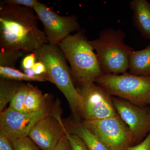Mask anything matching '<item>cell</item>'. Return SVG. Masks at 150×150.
Here are the masks:
<instances>
[{
	"mask_svg": "<svg viewBox=\"0 0 150 150\" xmlns=\"http://www.w3.org/2000/svg\"><path fill=\"white\" fill-rule=\"evenodd\" d=\"M33 9L0 3L1 50L33 53L48 43Z\"/></svg>",
	"mask_w": 150,
	"mask_h": 150,
	"instance_id": "cell-1",
	"label": "cell"
},
{
	"mask_svg": "<svg viewBox=\"0 0 150 150\" xmlns=\"http://www.w3.org/2000/svg\"><path fill=\"white\" fill-rule=\"evenodd\" d=\"M33 53L37 61L44 64L51 82L64 95L76 121L83 118V101L74 84L64 54L58 45L47 43Z\"/></svg>",
	"mask_w": 150,
	"mask_h": 150,
	"instance_id": "cell-2",
	"label": "cell"
},
{
	"mask_svg": "<svg viewBox=\"0 0 150 150\" xmlns=\"http://www.w3.org/2000/svg\"><path fill=\"white\" fill-rule=\"evenodd\" d=\"M58 46L69 63L72 77L77 85L95 83L103 74L84 30L67 36Z\"/></svg>",
	"mask_w": 150,
	"mask_h": 150,
	"instance_id": "cell-3",
	"label": "cell"
},
{
	"mask_svg": "<svg viewBox=\"0 0 150 150\" xmlns=\"http://www.w3.org/2000/svg\"><path fill=\"white\" fill-rule=\"evenodd\" d=\"M125 33L121 29L106 28L96 39L89 40L97 56L103 74L127 73L129 56L134 49L125 44Z\"/></svg>",
	"mask_w": 150,
	"mask_h": 150,
	"instance_id": "cell-4",
	"label": "cell"
},
{
	"mask_svg": "<svg viewBox=\"0 0 150 150\" xmlns=\"http://www.w3.org/2000/svg\"><path fill=\"white\" fill-rule=\"evenodd\" d=\"M95 83L111 96H118L140 107L150 104V77L127 73L108 74L101 75Z\"/></svg>",
	"mask_w": 150,
	"mask_h": 150,
	"instance_id": "cell-5",
	"label": "cell"
},
{
	"mask_svg": "<svg viewBox=\"0 0 150 150\" xmlns=\"http://www.w3.org/2000/svg\"><path fill=\"white\" fill-rule=\"evenodd\" d=\"M82 123L110 150H128L135 144L129 127L118 114L99 120H83Z\"/></svg>",
	"mask_w": 150,
	"mask_h": 150,
	"instance_id": "cell-6",
	"label": "cell"
},
{
	"mask_svg": "<svg viewBox=\"0 0 150 150\" xmlns=\"http://www.w3.org/2000/svg\"><path fill=\"white\" fill-rule=\"evenodd\" d=\"M50 105L43 110L31 112H21L9 107L1 112L0 131L10 140L28 137L30 130L43 118L50 115H59Z\"/></svg>",
	"mask_w": 150,
	"mask_h": 150,
	"instance_id": "cell-7",
	"label": "cell"
},
{
	"mask_svg": "<svg viewBox=\"0 0 150 150\" xmlns=\"http://www.w3.org/2000/svg\"><path fill=\"white\" fill-rule=\"evenodd\" d=\"M38 18L43 24L48 43L59 45L71 33L80 30L77 17L61 16L46 5L37 2L34 8Z\"/></svg>",
	"mask_w": 150,
	"mask_h": 150,
	"instance_id": "cell-8",
	"label": "cell"
},
{
	"mask_svg": "<svg viewBox=\"0 0 150 150\" xmlns=\"http://www.w3.org/2000/svg\"><path fill=\"white\" fill-rule=\"evenodd\" d=\"M77 90L83 98V120H96L117 115L112 98L96 83L77 86Z\"/></svg>",
	"mask_w": 150,
	"mask_h": 150,
	"instance_id": "cell-9",
	"label": "cell"
},
{
	"mask_svg": "<svg viewBox=\"0 0 150 150\" xmlns=\"http://www.w3.org/2000/svg\"><path fill=\"white\" fill-rule=\"evenodd\" d=\"M112 98L117 113L129 127L135 143L141 142L150 132V112L125 100Z\"/></svg>",
	"mask_w": 150,
	"mask_h": 150,
	"instance_id": "cell-10",
	"label": "cell"
},
{
	"mask_svg": "<svg viewBox=\"0 0 150 150\" xmlns=\"http://www.w3.org/2000/svg\"><path fill=\"white\" fill-rule=\"evenodd\" d=\"M67 132L60 115H50L38 122L28 137L41 150H54Z\"/></svg>",
	"mask_w": 150,
	"mask_h": 150,
	"instance_id": "cell-11",
	"label": "cell"
},
{
	"mask_svg": "<svg viewBox=\"0 0 150 150\" xmlns=\"http://www.w3.org/2000/svg\"><path fill=\"white\" fill-rule=\"evenodd\" d=\"M129 4L134 26L142 37L150 40V3L147 0H132Z\"/></svg>",
	"mask_w": 150,
	"mask_h": 150,
	"instance_id": "cell-12",
	"label": "cell"
},
{
	"mask_svg": "<svg viewBox=\"0 0 150 150\" xmlns=\"http://www.w3.org/2000/svg\"><path fill=\"white\" fill-rule=\"evenodd\" d=\"M65 127L68 133L80 137L89 150H110L102 140L80 121L69 122Z\"/></svg>",
	"mask_w": 150,
	"mask_h": 150,
	"instance_id": "cell-13",
	"label": "cell"
},
{
	"mask_svg": "<svg viewBox=\"0 0 150 150\" xmlns=\"http://www.w3.org/2000/svg\"><path fill=\"white\" fill-rule=\"evenodd\" d=\"M129 70L131 74L150 77V44L142 50L132 51Z\"/></svg>",
	"mask_w": 150,
	"mask_h": 150,
	"instance_id": "cell-14",
	"label": "cell"
},
{
	"mask_svg": "<svg viewBox=\"0 0 150 150\" xmlns=\"http://www.w3.org/2000/svg\"><path fill=\"white\" fill-rule=\"evenodd\" d=\"M48 96L43 95L37 87L30 84L24 103V112H36L48 107Z\"/></svg>",
	"mask_w": 150,
	"mask_h": 150,
	"instance_id": "cell-15",
	"label": "cell"
},
{
	"mask_svg": "<svg viewBox=\"0 0 150 150\" xmlns=\"http://www.w3.org/2000/svg\"><path fill=\"white\" fill-rule=\"evenodd\" d=\"M0 77L5 79L18 81H28L51 82L47 75L39 76H31L22 72L16 68L9 67H0Z\"/></svg>",
	"mask_w": 150,
	"mask_h": 150,
	"instance_id": "cell-16",
	"label": "cell"
},
{
	"mask_svg": "<svg viewBox=\"0 0 150 150\" xmlns=\"http://www.w3.org/2000/svg\"><path fill=\"white\" fill-rule=\"evenodd\" d=\"M22 83L18 81L0 79V112L10 103Z\"/></svg>",
	"mask_w": 150,
	"mask_h": 150,
	"instance_id": "cell-17",
	"label": "cell"
},
{
	"mask_svg": "<svg viewBox=\"0 0 150 150\" xmlns=\"http://www.w3.org/2000/svg\"><path fill=\"white\" fill-rule=\"evenodd\" d=\"M26 53L21 50H1L0 67L15 68L18 61Z\"/></svg>",
	"mask_w": 150,
	"mask_h": 150,
	"instance_id": "cell-18",
	"label": "cell"
},
{
	"mask_svg": "<svg viewBox=\"0 0 150 150\" xmlns=\"http://www.w3.org/2000/svg\"><path fill=\"white\" fill-rule=\"evenodd\" d=\"M30 84L22 83L16 92L13 99L10 103V107L18 112H24V103Z\"/></svg>",
	"mask_w": 150,
	"mask_h": 150,
	"instance_id": "cell-19",
	"label": "cell"
},
{
	"mask_svg": "<svg viewBox=\"0 0 150 150\" xmlns=\"http://www.w3.org/2000/svg\"><path fill=\"white\" fill-rule=\"evenodd\" d=\"M10 141L14 150H41L28 137Z\"/></svg>",
	"mask_w": 150,
	"mask_h": 150,
	"instance_id": "cell-20",
	"label": "cell"
},
{
	"mask_svg": "<svg viewBox=\"0 0 150 150\" xmlns=\"http://www.w3.org/2000/svg\"><path fill=\"white\" fill-rule=\"evenodd\" d=\"M67 135L72 150H89L86 144L80 137L67 131Z\"/></svg>",
	"mask_w": 150,
	"mask_h": 150,
	"instance_id": "cell-21",
	"label": "cell"
},
{
	"mask_svg": "<svg viewBox=\"0 0 150 150\" xmlns=\"http://www.w3.org/2000/svg\"><path fill=\"white\" fill-rule=\"evenodd\" d=\"M37 2L36 0H5L0 3L12 5L26 7L33 9L34 6Z\"/></svg>",
	"mask_w": 150,
	"mask_h": 150,
	"instance_id": "cell-22",
	"label": "cell"
},
{
	"mask_svg": "<svg viewBox=\"0 0 150 150\" xmlns=\"http://www.w3.org/2000/svg\"><path fill=\"white\" fill-rule=\"evenodd\" d=\"M37 61L34 53H31L24 56L21 62V67L23 70L32 69Z\"/></svg>",
	"mask_w": 150,
	"mask_h": 150,
	"instance_id": "cell-23",
	"label": "cell"
},
{
	"mask_svg": "<svg viewBox=\"0 0 150 150\" xmlns=\"http://www.w3.org/2000/svg\"><path fill=\"white\" fill-rule=\"evenodd\" d=\"M0 150H14L10 140L1 131H0Z\"/></svg>",
	"mask_w": 150,
	"mask_h": 150,
	"instance_id": "cell-24",
	"label": "cell"
},
{
	"mask_svg": "<svg viewBox=\"0 0 150 150\" xmlns=\"http://www.w3.org/2000/svg\"><path fill=\"white\" fill-rule=\"evenodd\" d=\"M128 150H150V132L144 141L138 145L131 146Z\"/></svg>",
	"mask_w": 150,
	"mask_h": 150,
	"instance_id": "cell-25",
	"label": "cell"
},
{
	"mask_svg": "<svg viewBox=\"0 0 150 150\" xmlns=\"http://www.w3.org/2000/svg\"><path fill=\"white\" fill-rule=\"evenodd\" d=\"M54 150H72L67 138V133L60 139Z\"/></svg>",
	"mask_w": 150,
	"mask_h": 150,
	"instance_id": "cell-26",
	"label": "cell"
},
{
	"mask_svg": "<svg viewBox=\"0 0 150 150\" xmlns=\"http://www.w3.org/2000/svg\"><path fill=\"white\" fill-rule=\"evenodd\" d=\"M32 68L34 74L36 76L47 75V70L44 64L40 61H37Z\"/></svg>",
	"mask_w": 150,
	"mask_h": 150,
	"instance_id": "cell-27",
	"label": "cell"
}]
</instances>
